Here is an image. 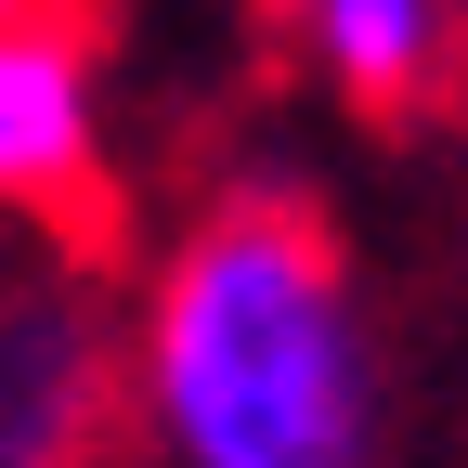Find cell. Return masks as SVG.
<instances>
[{
    "label": "cell",
    "instance_id": "6da1fadb",
    "mask_svg": "<svg viewBox=\"0 0 468 468\" xmlns=\"http://www.w3.org/2000/svg\"><path fill=\"white\" fill-rule=\"evenodd\" d=\"M117 313L144 468H390V351L300 183L196 196Z\"/></svg>",
    "mask_w": 468,
    "mask_h": 468
},
{
    "label": "cell",
    "instance_id": "7a4b0ae2",
    "mask_svg": "<svg viewBox=\"0 0 468 468\" xmlns=\"http://www.w3.org/2000/svg\"><path fill=\"white\" fill-rule=\"evenodd\" d=\"M131 430V313L79 234H27L0 273V468H104Z\"/></svg>",
    "mask_w": 468,
    "mask_h": 468
},
{
    "label": "cell",
    "instance_id": "3957f363",
    "mask_svg": "<svg viewBox=\"0 0 468 468\" xmlns=\"http://www.w3.org/2000/svg\"><path fill=\"white\" fill-rule=\"evenodd\" d=\"M0 183L27 234L104 221V27L91 0H14L0 14Z\"/></svg>",
    "mask_w": 468,
    "mask_h": 468
},
{
    "label": "cell",
    "instance_id": "277c9868",
    "mask_svg": "<svg viewBox=\"0 0 468 468\" xmlns=\"http://www.w3.org/2000/svg\"><path fill=\"white\" fill-rule=\"evenodd\" d=\"M455 14L468 0H286L300 66L365 117H403V104H430L455 79Z\"/></svg>",
    "mask_w": 468,
    "mask_h": 468
}]
</instances>
